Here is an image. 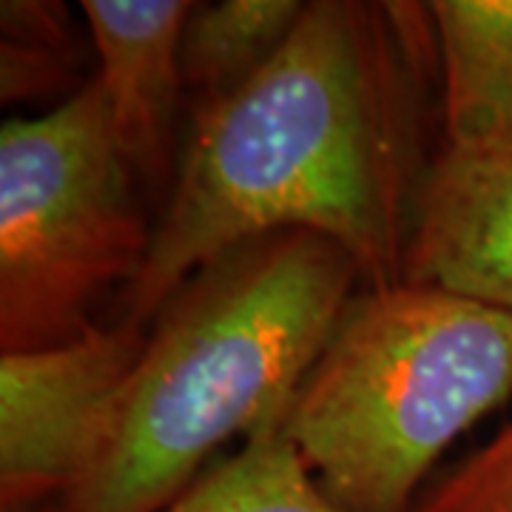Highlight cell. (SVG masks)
Listing matches in <instances>:
<instances>
[{"label": "cell", "instance_id": "1", "mask_svg": "<svg viewBox=\"0 0 512 512\" xmlns=\"http://www.w3.org/2000/svg\"><path fill=\"white\" fill-rule=\"evenodd\" d=\"M430 6L313 0L288 43L237 92L191 111L177 180L117 322L143 325L228 248L311 231L367 288L402 282L421 174L419 80Z\"/></svg>", "mask_w": 512, "mask_h": 512}, {"label": "cell", "instance_id": "2", "mask_svg": "<svg viewBox=\"0 0 512 512\" xmlns=\"http://www.w3.org/2000/svg\"><path fill=\"white\" fill-rule=\"evenodd\" d=\"M362 279L311 231L254 237L205 262L151 319L92 470L55 512H163L208 458L288 413Z\"/></svg>", "mask_w": 512, "mask_h": 512}, {"label": "cell", "instance_id": "3", "mask_svg": "<svg viewBox=\"0 0 512 512\" xmlns=\"http://www.w3.org/2000/svg\"><path fill=\"white\" fill-rule=\"evenodd\" d=\"M512 396V313L393 282L356 293L285 413L345 512H410L453 441Z\"/></svg>", "mask_w": 512, "mask_h": 512}, {"label": "cell", "instance_id": "4", "mask_svg": "<svg viewBox=\"0 0 512 512\" xmlns=\"http://www.w3.org/2000/svg\"><path fill=\"white\" fill-rule=\"evenodd\" d=\"M97 80L0 128V350L26 353L94 328L103 293L134 285L154 225Z\"/></svg>", "mask_w": 512, "mask_h": 512}, {"label": "cell", "instance_id": "5", "mask_svg": "<svg viewBox=\"0 0 512 512\" xmlns=\"http://www.w3.org/2000/svg\"><path fill=\"white\" fill-rule=\"evenodd\" d=\"M143 325H94L55 348L0 356V510L52 507L92 470Z\"/></svg>", "mask_w": 512, "mask_h": 512}, {"label": "cell", "instance_id": "6", "mask_svg": "<svg viewBox=\"0 0 512 512\" xmlns=\"http://www.w3.org/2000/svg\"><path fill=\"white\" fill-rule=\"evenodd\" d=\"M402 279L512 313V140L444 143L427 163Z\"/></svg>", "mask_w": 512, "mask_h": 512}, {"label": "cell", "instance_id": "7", "mask_svg": "<svg viewBox=\"0 0 512 512\" xmlns=\"http://www.w3.org/2000/svg\"><path fill=\"white\" fill-rule=\"evenodd\" d=\"M194 6L191 0H83L100 63L94 80L106 97L114 137L137 180L154 188L174 163L185 100L180 52Z\"/></svg>", "mask_w": 512, "mask_h": 512}, {"label": "cell", "instance_id": "8", "mask_svg": "<svg viewBox=\"0 0 512 512\" xmlns=\"http://www.w3.org/2000/svg\"><path fill=\"white\" fill-rule=\"evenodd\" d=\"M444 143L512 140V0H436Z\"/></svg>", "mask_w": 512, "mask_h": 512}, {"label": "cell", "instance_id": "9", "mask_svg": "<svg viewBox=\"0 0 512 512\" xmlns=\"http://www.w3.org/2000/svg\"><path fill=\"white\" fill-rule=\"evenodd\" d=\"M305 12L299 0L197 3L183 29V86L188 111L237 92L288 43Z\"/></svg>", "mask_w": 512, "mask_h": 512}, {"label": "cell", "instance_id": "10", "mask_svg": "<svg viewBox=\"0 0 512 512\" xmlns=\"http://www.w3.org/2000/svg\"><path fill=\"white\" fill-rule=\"evenodd\" d=\"M163 512H345L313 478L291 436L285 413L265 419L242 447L205 467Z\"/></svg>", "mask_w": 512, "mask_h": 512}, {"label": "cell", "instance_id": "11", "mask_svg": "<svg viewBox=\"0 0 512 512\" xmlns=\"http://www.w3.org/2000/svg\"><path fill=\"white\" fill-rule=\"evenodd\" d=\"M0 100H72L83 80V46L69 9L49 0H6L0 6Z\"/></svg>", "mask_w": 512, "mask_h": 512}, {"label": "cell", "instance_id": "12", "mask_svg": "<svg viewBox=\"0 0 512 512\" xmlns=\"http://www.w3.org/2000/svg\"><path fill=\"white\" fill-rule=\"evenodd\" d=\"M410 512H512V419L458 461Z\"/></svg>", "mask_w": 512, "mask_h": 512}, {"label": "cell", "instance_id": "13", "mask_svg": "<svg viewBox=\"0 0 512 512\" xmlns=\"http://www.w3.org/2000/svg\"><path fill=\"white\" fill-rule=\"evenodd\" d=\"M32 512H55L52 507H40V510H32Z\"/></svg>", "mask_w": 512, "mask_h": 512}]
</instances>
